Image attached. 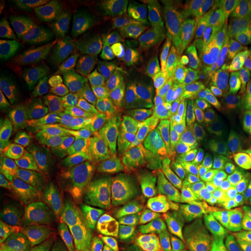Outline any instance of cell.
<instances>
[{
  "label": "cell",
  "mask_w": 251,
  "mask_h": 251,
  "mask_svg": "<svg viewBox=\"0 0 251 251\" xmlns=\"http://www.w3.org/2000/svg\"><path fill=\"white\" fill-rule=\"evenodd\" d=\"M143 101L136 100L106 114L59 127L25 150L19 164L45 178L58 165L92 161L120 142Z\"/></svg>",
  "instance_id": "obj_1"
},
{
  "label": "cell",
  "mask_w": 251,
  "mask_h": 251,
  "mask_svg": "<svg viewBox=\"0 0 251 251\" xmlns=\"http://www.w3.org/2000/svg\"><path fill=\"white\" fill-rule=\"evenodd\" d=\"M192 128L187 99L181 98L175 91H164L144 100L131 121L122 152L131 162L147 166Z\"/></svg>",
  "instance_id": "obj_2"
},
{
  "label": "cell",
  "mask_w": 251,
  "mask_h": 251,
  "mask_svg": "<svg viewBox=\"0 0 251 251\" xmlns=\"http://www.w3.org/2000/svg\"><path fill=\"white\" fill-rule=\"evenodd\" d=\"M244 48L236 37L213 21L194 24L183 42L179 89L191 94L221 76L240 61Z\"/></svg>",
  "instance_id": "obj_3"
},
{
  "label": "cell",
  "mask_w": 251,
  "mask_h": 251,
  "mask_svg": "<svg viewBox=\"0 0 251 251\" xmlns=\"http://www.w3.org/2000/svg\"><path fill=\"white\" fill-rule=\"evenodd\" d=\"M192 126L206 136L244 137L251 131V90L243 84L215 85L187 100Z\"/></svg>",
  "instance_id": "obj_4"
},
{
  "label": "cell",
  "mask_w": 251,
  "mask_h": 251,
  "mask_svg": "<svg viewBox=\"0 0 251 251\" xmlns=\"http://www.w3.org/2000/svg\"><path fill=\"white\" fill-rule=\"evenodd\" d=\"M133 91V83L124 74L91 63L74 79L55 91L51 98L58 106L70 111L92 113L124 105Z\"/></svg>",
  "instance_id": "obj_5"
},
{
  "label": "cell",
  "mask_w": 251,
  "mask_h": 251,
  "mask_svg": "<svg viewBox=\"0 0 251 251\" xmlns=\"http://www.w3.org/2000/svg\"><path fill=\"white\" fill-rule=\"evenodd\" d=\"M125 181L124 169L117 162L106 159L63 171L57 176L56 191L72 225L79 226L99 200L119 191Z\"/></svg>",
  "instance_id": "obj_6"
},
{
  "label": "cell",
  "mask_w": 251,
  "mask_h": 251,
  "mask_svg": "<svg viewBox=\"0 0 251 251\" xmlns=\"http://www.w3.org/2000/svg\"><path fill=\"white\" fill-rule=\"evenodd\" d=\"M158 27V13L147 1H127L86 24L91 40L112 55H128Z\"/></svg>",
  "instance_id": "obj_7"
},
{
  "label": "cell",
  "mask_w": 251,
  "mask_h": 251,
  "mask_svg": "<svg viewBox=\"0 0 251 251\" xmlns=\"http://www.w3.org/2000/svg\"><path fill=\"white\" fill-rule=\"evenodd\" d=\"M25 55L47 96L74 79L91 64L85 52L64 39H29L23 43Z\"/></svg>",
  "instance_id": "obj_8"
},
{
  "label": "cell",
  "mask_w": 251,
  "mask_h": 251,
  "mask_svg": "<svg viewBox=\"0 0 251 251\" xmlns=\"http://www.w3.org/2000/svg\"><path fill=\"white\" fill-rule=\"evenodd\" d=\"M178 46V31L169 26H158L128 54L125 64L141 90L153 96L164 92L170 81Z\"/></svg>",
  "instance_id": "obj_9"
},
{
  "label": "cell",
  "mask_w": 251,
  "mask_h": 251,
  "mask_svg": "<svg viewBox=\"0 0 251 251\" xmlns=\"http://www.w3.org/2000/svg\"><path fill=\"white\" fill-rule=\"evenodd\" d=\"M161 207L179 233H193L220 206L218 194L203 190L185 174L156 185Z\"/></svg>",
  "instance_id": "obj_10"
},
{
  "label": "cell",
  "mask_w": 251,
  "mask_h": 251,
  "mask_svg": "<svg viewBox=\"0 0 251 251\" xmlns=\"http://www.w3.org/2000/svg\"><path fill=\"white\" fill-rule=\"evenodd\" d=\"M244 137L206 136L194 148L188 177L208 192H219L246 156Z\"/></svg>",
  "instance_id": "obj_11"
},
{
  "label": "cell",
  "mask_w": 251,
  "mask_h": 251,
  "mask_svg": "<svg viewBox=\"0 0 251 251\" xmlns=\"http://www.w3.org/2000/svg\"><path fill=\"white\" fill-rule=\"evenodd\" d=\"M0 222L21 251H48L50 233L29 194L6 186L0 194Z\"/></svg>",
  "instance_id": "obj_12"
},
{
  "label": "cell",
  "mask_w": 251,
  "mask_h": 251,
  "mask_svg": "<svg viewBox=\"0 0 251 251\" xmlns=\"http://www.w3.org/2000/svg\"><path fill=\"white\" fill-rule=\"evenodd\" d=\"M51 111L41 100L0 101V146L5 150H18L39 136Z\"/></svg>",
  "instance_id": "obj_13"
},
{
  "label": "cell",
  "mask_w": 251,
  "mask_h": 251,
  "mask_svg": "<svg viewBox=\"0 0 251 251\" xmlns=\"http://www.w3.org/2000/svg\"><path fill=\"white\" fill-rule=\"evenodd\" d=\"M199 142V133L192 128L181 135L165 150L156 156L148 165L142 177L137 180L136 186L149 187L185 175L192 158L194 148Z\"/></svg>",
  "instance_id": "obj_14"
},
{
  "label": "cell",
  "mask_w": 251,
  "mask_h": 251,
  "mask_svg": "<svg viewBox=\"0 0 251 251\" xmlns=\"http://www.w3.org/2000/svg\"><path fill=\"white\" fill-rule=\"evenodd\" d=\"M124 4L119 0H39L33 1L37 13L49 23L71 26L90 23Z\"/></svg>",
  "instance_id": "obj_15"
},
{
  "label": "cell",
  "mask_w": 251,
  "mask_h": 251,
  "mask_svg": "<svg viewBox=\"0 0 251 251\" xmlns=\"http://www.w3.org/2000/svg\"><path fill=\"white\" fill-rule=\"evenodd\" d=\"M121 192L115 191L97 202L77 233L79 246L96 244L117 235L122 228L125 214L121 209Z\"/></svg>",
  "instance_id": "obj_16"
},
{
  "label": "cell",
  "mask_w": 251,
  "mask_h": 251,
  "mask_svg": "<svg viewBox=\"0 0 251 251\" xmlns=\"http://www.w3.org/2000/svg\"><path fill=\"white\" fill-rule=\"evenodd\" d=\"M0 92L40 100L42 97L33 74L15 46H8L0 55Z\"/></svg>",
  "instance_id": "obj_17"
},
{
  "label": "cell",
  "mask_w": 251,
  "mask_h": 251,
  "mask_svg": "<svg viewBox=\"0 0 251 251\" xmlns=\"http://www.w3.org/2000/svg\"><path fill=\"white\" fill-rule=\"evenodd\" d=\"M198 243L215 251H242L243 247L220 206L213 209L206 221L193 231Z\"/></svg>",
  "instance_id": "obj_18"
},
{
  "label": "cell",
  "mask_w": 251,
  "mask_h": 251,
  "mask_svg": "<svg viewBox=\"0 0 251 251\" xmlns=\"http://www.w3.org/2000/svg\"><path fill=\"white\" fill-rule=\"evenodd\" d=\"M124 229L126 233L135 237L157 243L174 233L175 227L164 212L152 209L139 218L128 219L125 222Z\"/></svg>",
  "instance_id": "obj_19"
},
{
  "label": "cell",
  "mask_w": 251,
  "mask_h": 251,
  "mask_svg": "<svg viewBox=\"0 0 251 251\" xmlns=\"http://www.w3.org/2000/svg\"><path fill=\"white\" fill-rule=\"evenodd\" d=\"M227 215H251V183L244 177L243 170L236 175L219 191Z\"/></svg>",
  "instance_id": "obj_20"
},
{
  "label": "cell",
  "mask_w": 251,
  "mask_h": 251,
  "mask_svg": "<svg viewBox=\"0 0 251 251\" xmlns=\"http://www.w3.org/2000/svg\"><path fill=\"white\" fill-rule=\"evenodd\" d=\"M157 198L149 187H139L128 191L121 198V209L128 219H135L156 209Z\"/></svg>",
  "instance_id": "obj_21"
},
{
  "label": "cell",
  "mask_w": 251,
  "mask_h": 251,
  "mask_svg": "<svg viewBox=\"0 0 251 251\" xmlns=\"http://www.w3.org/2000/svg\"><path fill=\"white\" fill-rule=\"evenodd\" d=\"M198 243L193 233H172L155 243V251H197Z\"/></svg>",
  "instance_id": "obj_22"
},
{
  "label": "cell",
  "mask_w": 251,
  "mask_h": 251,
  "mask_svg": "<svg viewBox=\"0 0 251 251\" xmlns=\"http://www.w3.org/2000/svg\"><path fill=\"white\" fill-rule=\"evenodd\" d=\"M106 251H155V243L122 234L106 243Z\"/></svg>",
  "instance_id": "obj_23"
},
{
  "label": "cell",
  "mask_w": 251,
  "mask_h": 251,
  "mask_svg": "<svg viewBox=\"0 0 251 251\" xmlns=\"http://www.w3.org/2000/svg\"><path fill=\"white\" fill-rule=\"evenodd\" d=\"M228 221L243 248H251V215H229Z\"/></svg>",
  "instance_id": "obj_24"
},
{
  "label": "cell",
  "mask_w": 251,
  "mask_h": 251,
  "mask_svg": "<svg viewBox=\"0 0 251 251\" xmlns=\"http://www.w3.org/2000/svg\"><path fill=\"white\" fill-rule=\"evenodd\" d=\"M0 251H20L14 243L13 238L9 236L2 226H0Z\"/></svg>",
  "instance_id": "obj_25"
},
{
  "label": "cell",
  "mask_w": 251,
  "mask_h": 251,
  "mask_svg": "<svg viewBox=\"0 0 251 251\" xmlns=\"http://www.w3.org/2000/svg\"><path fill=\"white\" fill-rule=\"evenodd\" d=\"M243 174L251 183V151H247L243 158Z\"/></svg>",
  "instance_id": "obj_26"
},
{
  "label": "cell",
  "mask_w": 251,
  "mask_h": 251,
  "mask_svg": "<svg viewBox=\"0 0 251 251\" xmlns=\"http://www.w3.org/2000/svg\"><path fill=\"white\" fill-rule=\"evenodd\" d=\"M77 251H106L101 244H87V246H81Z\"/></svg>",
  "instance_id": "obj_27"
},
{
  "label": "cell",
  "mask_w": 251,
  "mask_h": 251,
  "mask_svg": "<svg viewBox=\"0 0 251 251\" xmlns=\"http://www.w3.org/2000/svg\"><path fill=\"white\" fill-rule=\"evenodd\" d=\"M6 8L7 7H5V12H4V9H1V34L4 33V28L6 27V25H7V23H8V20H9V17H11V12H7L6 11Z\"/></svg>",
  "instance_id": "obj_28"
},
{
  "label": "cell",
  "mask_w": 251,
  "mask_h": 251,
  "mask_svg": "<svg viewBox=\"0 0 251 251\" xmlns=\"http://www.w3.org/2000/svg\"><path fill=\"white\" fill-rule=\"evenodd\" d=\"M246 18H247V23L249 24V26L251 28V4L248 6L247 12H246Z\"/></svg>",
  "instance_id": "obj_29"
},
{
  "label": "cell",
  "mask_w": 251,
  "mask_h": 251,
  "mask_svg": "<svg viewBox=\"0 0 251 251\" xmlns=\"http://www.w3.org/2000/svg\"><path fill=\"white\" fill-rule=\"evenodd\" d=\"M197 251H215V250L212 249L211 247L205 246V244H199V246H198Z\"/></svg>",
  "instance_id": "obj_30"
},
{
  "label": "cell",
  "mask_w": 251,
  "mask_h": 251,
  "mask_svg": "<svg viewBox=\"0 0 251 251\" xmlns=\"http://www.w3.org/2000/svg\"><path fill=\"white\" fill-rule=\"evenodd\" d=\"M242 251H251V248H243Z\"/></svg>",
  "instance_id": "obj_31"
},
{
  "label": "cell",
  "mask_w": 251,
  "mask_h": 251,
  "mask_svg": "<svg viewBox=\"0 0 251 251\" xmlns=\"http://www.w3.org/2000/svg\"><path fill=\"white\" fill-rule=\"evenodd\" d=\"M250 143H251V137H250Z\"/></svg>",
  "instance_id": "obj_32"
}]
</instances>
